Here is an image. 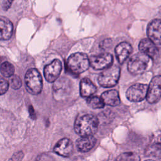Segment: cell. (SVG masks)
Instances as JSON below:
<instances>
[{"label":"cell","instance_id":"11","mask_svg":"<svg viewBox=\"0 0 161 161\" xmlns=\"http://www.w3.org/2000/svg\"><path fill=\"white\" fill-rule=\"evenodd\" d=\"M147 35L155 45H161V19H155L152 21L147 28Z\"/></svg>","mask_w":161,"mask_h":161},{"label":"cell","instance_id":"10","mask_svg":"<svg viewBox=\"0 0 161 161\" xmlns=\"http://www.w3.org/2000/svg\"><path fill=\"white\" fill-rule=\"evenodd\" d=\"M62 70V63L58 59L53 60L47 65L43 70L45 79L49 82H55L59 77Z\"/></svg>","mask_w":161,"mask_h":161},{"label":"cell","instance_id":"31","mask_svg":"<svg viewBox=\"0 0 161 161\" xmlns=\"http://www.w3.org/2000/svg\"><path fill=\"white\" fill-rule=\"evenodd\" d=\"M0 60H1V57H0Z\"/></svg>","mask_w":161,"mask_h":161},{"label":"cell","instance_id":"12","mask_svg":"<svg viewBox=\"0 0 161 161\" xmlns=\"http://www.w3.org/2000/svg\"><path fill=\"white\" fill-rule=\"evenodd\" d=\"M73 143L67 138L60 140L55 145L53 151L57 154L62 157H69L73 152Z\"/></svg>","mask_w":161,"mask_h":161},{"label":"cell","instance_id":"8","mask_svg":"<svg viewBox=\"0 0 161 161\" xmlns=\"http://www.w3.org/2000/svg\"><path fill=\"white\" fill-rule=\"evenodd\" d=\"M148 86L143 84H135L130 86L126 92L127 99L132 102H140L147 97Z\"/></svg>","mask_w":161,"mask_h":161},{"label":"cell","instance_id":"9","mask_svg":"<svg viewBox=\"0 0 161 161\" xmlns=\"http://www.w3.org/2000/svg\"><path fill=\"white\" fill-rule=\"evenodd\" d=\"M90 65L95 70L106 69L110 67L113 63V56L109 53H102L91 57Z\"/></svg>","mask_w":161,"mask_h":161},{"label":"cell","instance_id":"21","mask_svg":"<svg viewBox=\"0 0 161 161\" xmlns=\"http://www.w3.org/2000/svg\"><path fill=\"white\" fill-rule=\"evenodd\" d=\"M87 104L93 109H100L104 106V103L101 97L97 96H91L87 97Z\"/></svg>","mask_w":161,"mask_h":161},{"label":"cell","instance_id":"24","mask_svg":"<svg viewBox=\"0 0 161 161\" xmlns=\"http://www.w3.org/2000/svg\"><path fill=\"white\" fill-rule=\"evenodd\" d=\"M9 88L8 82L0 77V96L5 94Z\"/></svg>","mask_w":161,"mask_h":161},{"label":"cell","instance_id":"14","mask_svg":"<svg viewBox=\"0 0 161 161\" xmlns=\"http://www.w3.org/2000/svg\"><path fill=\"white\" fill-rule=\"evenodd\" d=\"M132 52V47L128 42H121L115 48V54L118 61L123 64L129 57Z\"/></svg>","mask_w":161,"mask_h":161},{"label":"cell","instance_id":"25","mask_svg":"<svg viewBox=\"0 0 161 161\" xmlns=\"http://www.w3.org/2000/svg\"><path fill=\"white\" fill-rule=\"evenodd\" d=\"M35 161H55L53 158L47 153H42L39 155Z\"/></svg>","mask_w":161,"mask_h":161},{"label":"cell","instance_id":"22","mask_svg":"<svg viewBox=\"0 0 161 161\" xmlns=\"http://www.w3.org/2000/svg\"><path fill=\"white\" fill-rule=\"evenodd\" d=\"M115 161H140V157L134 152H125L120 154Z\"/></svg>","mask_w":161,"mask_h":161},{"label":"cell","instance_id":"6","mask_svg":"<svg viewBox=\"0 0 161 161\" xmlns=\"http://www.w3.org/2000/svg\"><path fill=\"white\" fill-rule=\"evenodd\" d=\"M71 90V82L65 78L61 77L57 79L53 86V95L57 100L64 99L67 97Z\"/></svg>","mask_w":161,"mask_h":161},{"label":"cell","instance_id":"2","mask_svg":"<svg viewBox=\"0 0 161 161\" xmlns=\"http://www.w3.org/2000/svg\"><path fill=\"white\" fill-rule=\"evenodd\" d=\"M90 65L89 58L83 53H75L70 55L67 61L68 69L74 74H79L87 70Z\"/></svg>","mask_w":161,"mask_h":161},{"label":"cell","instance_id":"28","mask_svg":"<svg viewBox=\"0 0 161 161\" xmlns=\"http://www.w3.org/2000/svg\"><path fill=\"white\" fill-rule=\"evenodd\" d=\"M14 0H1V6L3 10L7 11L10 8Z\"/></svg>","mask_w":161,"mask_h":161},{"label":"cell","instance_id":"3","mask_svg":"<svg viewBox=\"0 0 161 161\" xmlns=\"http://www.w3.org/2000/svg\"><path fill=\"white\" fill-rule=\"evenodd\" d=\"M152 63V58L147 55L138 53L132 56L128 63V69L132 74H141L147 71Z\"/></svg>","mask_w":161,"mask_h":161},{"label":"cell","instance_id":"27","mask_svg":"<svg viewBox=\"0 0 161 161\" xmlns=\"http://www.w3.org/2000/svg\"><path fill=\"white\" fill-rule=\"evenodd\" d=\"M112 45V41L111 39H106L101 42L100 44V47L103 50H108L109 49Z\"/></svg>","mask_w":161,"mask_h":161},{"label":"cell","instance_id":"17","mask_svg":"<svg viewBox=\"0 0 161 161\" xmlns=\"http://www.w3.org/2000/svg\"><path fill=\"white\" fill-rule=\"evenodd\" d=\"M101 97L103 99L104 104L111 106H116L120 103V98L118 92L114 89L104 92Z\"/></svg>","mask_w":161,"mask_h":161},{"label":"cell","instance_id":"13","mask_svg":"<svg viewBox=\"0 0 161 161\" xmlns=\"http://www.w3.org/2000/svg\"><path fill=\"white\" fill-rule=\"evenodd\" d=\"M138 48L141 53L147 55L150 58H155L158 53L156 45L148 38L142 39L139 43Z\"/></svg>","mask_w":161,"mask_h":161},{"label":"cell","instance_id":"29","mask_svg":"<svg viewBox=\"0 0 161 161\" xmlns=\"http://www.w3.org/2000/svg\"><path fill=\"white\" fill-rule=\"evenodd\" d=\"M29 113H30V116L32 119H35L36 117H35V111H34V109L33 108V107L31 106H30L29 107Z\"/></svg>","mask_w":161,"mask_h":161},{"label":"cell","instance_id":"16","mask_svg":"<svg viewBox=\"0 0 161 161\" xmlns=\"http://www.w3.org/2000/svg\"><path fill=\"white\" fill-rule=\"evenodd\" d=\"M96 143V139L93 136H81L76 142L77 150L80 152H87L91 150Z\"/></svg>","mask_w":161,"mask_h":161},{"label":"cell","instance_id":"30","mask_svg":"<svg viewBox=\"0 0 161 161\" xmlns=\"http://www.w3.org/2000/svg\"><path fill=\"white\" fill-rule=\"evenodd\" d=\"M145 161H155V160H152V159H150V160H145Z\"/></svg>","mask_w":161,"mask_h":161},{"label":"cell","instance_id":"1","mask_svg":"<svg viewBox=\"0 0 161 161\" xmlns=\"http://www.w3.org/2000/svg\"><path fill=\"white\" fill-rule=\"evenodd\" d=\"M99 121L96 116L87 114L78 116L74 123V130L81 136H93L97 130Z\"/></svg>","mask_w":161,"mask_h":161},{"label":"cell","instance_id":"20","mask_svg":"<svg viewBox=\"0 0 161 161\" xmlns=\"http://www.w3.org/2000/svg\"><path fill=\"white\" fill-rule=\"evenodd\" d=\"M14 65L9 62H4L0 65V72L1 74L5 77H10L14 73Z\"/></svg>","mask_w":161,"mask_h":161},{"label":"cell","instance_id":"23","mask_svg":"<svg viewBox=\"0 0 161 161\" xmlns=\"http://www.w3.org/2000/svg\"><path fill=\"white\" fill-rule=\"evenodd\" d=\"M10 86L13 89H18L22 86V82L20 77L17 75H13L10 78Z\"/></svg>","mask_w":161,"mask_h":161},{"label":"cell","instance_id":"19","mask_svg":"<svg viewBox=\"0 0 161 161\" xmlns=\"http://www.w3.org/2000/svg\"><path fill=\"white\" fill-rule=\"evenodd\" d=\"M145 155L146 157H150L158 161H161V144L154 143L149 146L146 150Z\"/></svg>","mask_w":161,"mask_h":161},{"label":"cell","instance_id":"4","mask_svg":"<svg viewBox=\"0 0 161 161\" xmlns=\"http://www.w3.org/2000/svg\"><path fill=\"white\" fill-rule=\"evenodd\" d=\"M25 82L27 91L33 95H36L42 92L43 80L42 76L36 69L27 70L25 76Z\"/></svg>","mask_w":161,"mask_h":161},{"label":"cell","instance_id":"7","mask_svg":"<svg viewBox=\"0 0 161 161\" xmlns=\"http://www.w3.org/2000/svg\"><path fill=\"white\" fill-rule=\"evenodd\" d=\"M147 100L150 104L156 103L161 98V75L152 78L148 86Z\"/></svg>","mask_w":161,"mask_h":161},{"label":"cell","instance_id":"5","mask_svg":"<svg viewBox=\"0 0 161 161\" xmlns=\"http://www.w3.org/2000/svg\"><path fill=\"white\" fill-rule=\"evenodd\" d=\"M119 76L120 68L116 65L112 64L99 74L98 82L104 87H113L118 83Z\"/></svg>","mask_w":161,"mask_h":161},{"label":"cell","instance_id":"26","mask_svg":"<svg viewBox=\"0 0 161 161\" xmlns=\"http://www.w3.org/2000/svg\"><path fill=\"white\" fill-rule=\"evenodd\" d=\"M23 156H24V154L23 152L21 151L17 152L14 154H13V155L9 159V161H21L22 158H23Z\"/></svg>","mask_w":161,"mask_h":161},{"label":"cell","instance_id":"18","mask_svg":"<svg viewBox=\"0 0 161 161\" xmlns=\"http://www.w3.org/2000/svg\"><path fill=\"white\" fill-rule=\"evenodd\" d=\"M96 87L88 78H84L80 82V94L82 97H89L96 92Z\"/></svg>","mask_w":161,"mask_h":161},{"label":"cell","instance_id":"15","mask_svg":"<svg viewBox=\"0 0 161 161\" xmlns=\"http://www.w3.org/2000/svg\"><path fill=\"white\" fill-rule=\"evenodd\" d=\"M13 31L11 21L4 16H0V40H9Z\"/></svg>","mask_w":161,"mask_h":161}]
</instances>
